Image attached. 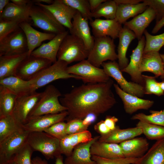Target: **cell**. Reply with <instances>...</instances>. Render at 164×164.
Returning <instances> with one entry per match:
<instances>
[{
  "label": "cell",
  "mask_w": 164,
  "mask_h": 164,
  "mask_svg": "<svg viewBox=\"0 0 164 164\" xmlns=\"http://www.w3.org/2000/svg\"><path fill=\"white\" fill-rule=\"evenodd\" d=\"M41 6L50 12L61 25L68 29L71 28L73 19L77 11L65 4L62 0H54L53 3L48 5L42 3H34Z\"/></svg>",
  "instance_id": "2e32d148"
},
{
  "label": "cell",
  "mask_w": 164,
  "mask_h": 164,
  "mask_svg": "<svg viewBox=\"0 0 164 164\" xmlns=\"http://www.w3.org/2000/svg\"><path fill=\"white\" fill-rule=\"evenodd\" d=\"M160 77L162 79H164V74L163 75L161 76Z\"/></svg>",
  "instance_id": "03108f58"
},
{
  "label": "cell",
  "mask_w": 164,
  "mask_h": 164,
  "mask_svg": "<svg viewBox=\"0 0 164 164\" xmlns=\"http://www.w3.org/2000/svg\"><path fill=\"white\" fill-rule=\"evenodd\" d=\"M19 26L24 32L26 39L29 56L36 48L40 46L43 42L46 40L50 41L56 35L39 31L34 29L30 23L26 22L20 23Z\"/></svg>",
  "instance_id": "44dd1931"
},
{
  "label": "cell",
  "mask_w": 164,
  "mask_h": 164,
  "mask_svg": "<svg viewBox=\"0 0 164 164\" xmlns=\"http://www.w3.org/2000/svg\"><path fill=\"white\" fill-rule=\"evenodd\" d=\"M22 128L12 114L0 118V141Z\"/></svg>",
  "instance_id": "8d00e7d4"
},
{
  "label": "cell",
  "mask_w": 164,
  "mask_h": 164,
  "mask_svg": "<svg viewBox=\"0 0 164 164\" xmlns=\"http://www.w3.org/2000/svg\"><path fill=\"white\" fill-rule=\"evenodd\" d=\"M118 38L119 41L117 49L118 63L121 70L125 68L129 63V60L126 57L127 51L130 44L136 37L132 31L124 26Z\"/></svg>",
  "instance_id": "f546056e"
},
{
  "label": "cell",
  "mask_w": 164,
  "mask_h": 164,
  "mask_svg": "<svg viewBox=\"0 0 164 164\" xmlns=\"http://www.w3.org/2000/svg\"><path fill=\"white\" fill-rule=\"evenodd\" d=\"M28 56L27 52L19 54L0 56V79L15 76L19 65Z\"/></svg>",
  "instance_id": "4dcf8cb0"
},
{
  "label": "cell",
  "mask_w": 164,
  "mask_h": 164,
  "mask_svg": "<svg viewBox=\"0 0 164 164\" xmlns=\"http://www.w3.org/2000/svg\"><path fill=\"white\" fill-rule=\"evenodd\" d=\"M164 26V18L161 19L155 23L153 28L152 32L153 34L156 33Z\"/></svg>",
  "instance_id": "db71d44e"
},
{
  "label": "cell",
  "mask_w": 164,
  "mask_h": 164,
  "mask_svg": "<svg viewBox=\"0 0 164 164\" xmlns=\"http://www.w3.org/2000/svg\"><path fill=\"white\" fill-rule=\"evenodd\" d=\"M114 84L110 79L106 82L83 84L64 94L60 101L67 109V122L83 119L91 114L97 116L111 109L116 103L111 90Z\"/></svg>",
  "instance_id": "6da1fadb"
},
{
  "label": "cell",
  "mask_w": 164,
  "mask_h": 164,
  "mask_svg": "<svg viewBox=\"0 0 164 164\" xmlns=\"http://www.w3.org/2000/svg\"><path fill=\"white\" fill-rule=\"evenodd\" d=\"M69 33L82 40L89 51L92 49L94 37L91 35L88 20L84 18L78 12L74 16Z\"/></svg>",
  "instance_id": "d6986e66"
},
{
  "label": "cell",
  "mask_w": 164,
  "mask_h": 164,
  "mask_svg": "<svg viewBox=\"0 0 164 164\" xmlns=\"http://www.w3.org/2000/svg\"><path fill=\"white\" fill-rule=\"evenodd\" d=\"M42 94L36 91L17 96L12 115L20 125L23 126L26 123Z\"/></svg>",
  "instance_id": "8fae6325"
},
{
  "label": "cell",
  "mask_w": 164,
  "mask_h": 164,
  "mask_svg": "<svg viewBox=\"0 0 164 164\" xmlns=\"http://www.w3.org/2000/svg\"><path fill=\"white\" fill-rule=\"evenodd\" d=\"M140 158H124L110 159L94 155H91L92 159L95 161L97 164H134L138 161Z\"/></svg>",
  "instance_id": "ee69618b"
},
{
  "label": "cell",
  "mask_w": 164,
  "mask_h": 164,
  "mask_svg": "<svg viewBox=\"0 0 164 164\" xmlns=\"http://www.w3.org/2000/svg\"><path fill=\"white\" fill-rule=\"evenodd\" d=\"M142 134V129L137 127L121 129L118 126L108 134L100 136L101 142L118 144L136 137Z\"/></svg>",
  "instance_id": "83f0119b"
},
{
  "label": "cell",
  "mask_w": 164,
  "mask_h": 164,
  "mask_svg": "<svg viewBox=\"0 0 164 164\" xmlns=\"http://www.w3.org/2000/svg\"><path fill=\"white\" fill-rule=\"evenodd\" d=\"M20 23L0 20V41L20 28Z\"/></svg>",
  "instance_id": "bcb514c9"
},
{
  "label": "cell",
  "mask_w": 164,
  "mask_h": 164,
  "mask_svg": "<svg viewBox=\"0 0 164 164\" xmlns=\"http://www.w3.org/2000/svg\"><path fill=\"white\" fill-rule=\"evenodd\" d=\"M67 115V111H65L57 114L30 117L23 125V128L30 132H43L53 124L63 121Z\"/></svg>",
  "instance_id": "9a60e30c"
},
{
  "label": "cell",
  "mask_w": 164,
  "mask_h": 164,
  "mask_svg": "<svg viewBox=\"0 0 164 164\" xmlns=\"http://www.w3.org/2000/svg\"><path fill=\"white\" fill-rule=\"evenodd\" d=\"M90 152L91 155H96L107 159L125 158L119 144L101 142L98 140L91 145Z\"/></svg>",
  "instance_id": "4316f807"
},
{
  "label": "cell",
  "mask_w": 164,
  "mask_h": 164,
  "mask_svg": "<svg viewBox=\"0 0 164 164\" xmlns=\"http://www.w3.org/2000/svg\"><path fill=\"white\" fill-rule=\"evenodd\" d=\"M117 5L120 4H135L139 3L142 0H114Z\"/></svg>",
  "instance_id": "11a10c76"
},
{
  "label": "cell",
  "mask_w": 164,
  "mask_h": 164,
  "mask_svg": "<svg viewBox=\"0 0 164 164\" xmlns=\"http://www.w3.org/2000/svg\"><path fill=\"white\" fill-rule=\"evenodd\" d=\"M141 73L149 72L156 78L164 74V64L159 52L150 51L143 53L139 68Z\"/></svg>",
  "instance_id": "484cf974"
},
{
  "label": "cell",
  "mask_w": 164,
  "mask_h": 164,
  "mask_svg": "<svg viewBox=\"0 0 164 164\" xmlns=\"http://www.w3.org/2000/svg\"><path fill=\"white\" fill-rule=\"evenodd\" d=\"M66 126V123L62 121L53 124L43 132L60 140L67 135Z\"/></svg>",
  "instance_id": "f6af8a7d"
},
{
  "label": "cell",
  "mask_w": 164,
  "mask_h": 164,
  "mask_svg": "<svg viewBox=\"0 0 164 164\" xmlns=\"http://www.w3.org/2000/svg\"><path fill=\"white\" fill-rule=\"evenodd\" d=\"M134 164H164V138L157 141Z\"/></svg>",
  "instance_id": "d6a6232c"
},
{
  "label": "cell",
  "mask_w": 164,
  "mask_h": 164,
  "mask_svg": "<svg viewBox=\"0 0 164 164\" xmlns=\"http://www.w3.org/2000/svg\"><path fill=\"white\" fill-rule=\"evenodd\" d=\"M60 140L44 132L29 133L27 142L34 151L40 152L47 159L61 155Z\"/></svg>",
  "instance_id": "5b68a950"
},
{
  "label": "cell",
  "mask_w": 164,
  "mask_h": 164,
  "mask_svg": "<svg viewBox=\"0 0 164 164\" xmlns=\"http://www.w3.org/2000/svg\"><path fill=\"white\" fill-rule=\"evenodd\" d=\"M94 38L109 36L114 39L118 38L122 29V25L115 19H96L89 22Z\"/></svg>",
  "instance_id": "e0dca14e"
},
{
  "label": "cell",
  "mask_w": 164,
  "mask_h": 164,
  "mask_svg": "<svg viewBox=\"0 0 164 164\" xmlns=\"http://www.w3.org/2000/svg\"><path fill=\"white\" fill-rule=\"evenodd\" d=\"M11 2L19 6H26L32 2L29 0H11Z\"/></svg>",
  "instance_id": "9f6ffc18"
},
{
  "label": "cell",
  "mask_w": 164,
  "mask_h": 164,
  "mask_svg": "<svg viewBox=\"0 0 164 164\" xmlns=\"http://www.w3.org/2000/svg\"><path fill=\"white\" fill-rule=\"evenodd\" d=\"M161 56L163 62L164 64V53L163 54H160Z\"/></svg>",
  "instance_id": "e7e4bbea"
},
{
  "label": "cell",
  "mask_w": 164,
  "mask_h": 164,
  "mask_svg": "<svg viewBox=\"0 0 164 164\" xmlns=\"http://www.w3.org/2000/svg\"><path fill=\"white\" fill-rule=\"evenodd\" d=\"M7 164H16L13 159L9 162Z\"/></svg>",
  "instance_id": "be15d7a7"
},
{
  "label": "cell",
  "mask_w": 164,
  "mask_h": 164,
  "mask_svg": "<svg viewBox=\"0 0 164 164\" xmlns=\"http://www.w3.org/2000/svg\"><path fill=\"white\" fill-rule=\"evenodd\" d=\"M149 112V115L142 113L135 114L131 119L164 127V109L160 111L151 110Z\"/></svg>",
  "instance_id": "f35d334b"
},
{
  "label": "cell",
  "mask_w": 164,
  "mask_h": 164,
  "mask_svg": "<svg viewBox=\"0 0 164 164\" xmlns=\"http://www.w3.org/2000/svg\"><path fill=\"white\" fill-rule=\"evenodd\" d=\"M56 158L55 164H65L63 161V156L61 155L58 156Z\"/></svg>",
  "instance_id": "94428289"
},
{
  "label": "cell",
  "mask_w": 164,
  "mask_h": 164,
  "mask_svg": "<svg viewBox=\"0 0 164 164\" xmlns=\"http://www.w3.org/2000/svg\"><path fill=\"white\" fill-rule=\"evenodd\" d=\"M145 39L144 36L138 40V45L133 50L130 56V61L127 66L121 70L122 72L128 74L133 82L139 84L144 87L145 82L142 73L139 70Z\"/></svg>",
  "instance_id": "5bb4252c"
},
{
  "label": "cell",
  "mask_w": 164,
  "mask_h": 164,
  "mask_svg": "<svg viewBox=\"0 0 164 164\" xmlns=\"http://www.w3.org/2000/svg\"><path fill=\"white\" fill-rule=\"evenodd\" d=\"M94 130L101 136L105 135L111 131L106 126L104 120H101L95 124L94 126Z\"/></svg>",
  "instance_id": "681fc988"
},
{
  "label": "cell",
  "mask_w": 164,
  "mask_h": 164,
  "mask_svg": "<svg viewBox=\"0 0 164 164\" xmlns=\"http://www.w3.org/2000/svg\"><path fill=\"white\" fill-rule=\"evenodd\" d=\"M66 4L75 9L84 18L90 21L93 20L88 0H62Z\"/></svg>",
  "instance_id": "60d3db41"
},
{
  "label": "cell",
  "mask_w": 164,
  "mask_h": 164,
  "mask_svg": "<svg viewBox=\"0 0 164 164\" xmlns=\"http://www.w3.org/2000/svg\"><path fill=\"white\" fill-rule=\"evenodd\" d=\"M115 91L121 100L125 112L132 114L139 110H148L153 105V101L144 99L123 91L118 84H113Z\"/></svg>",
  "instance_id": "ac0fdd59"
},
{
  "label": "cell",
  "mask_w": 164,
  "mask_h": 164,
  "mask_svg": "<svg viewBox=\"0 0 164 164\" xmlns=\"http://www.w3.org/2000/svg\"><path fill=\"white\" fill-rule=\"evenodd\" d=\"M114 39L109 36L94 38L93 46L89 51L87 60L94 66L100 68L107 60L118 59Z\"/></svg>",
  "instance_id": "8992f818"
},
{
  "label": "cell",
  "mask_w": 164,
  "mask_h": 164,
  "mask_svg": "<svg viewBox=\"0 0 164 164\" xmlns=\"http://www.w3.org/2000/svg\"><path fill=\"white\" fill-rule=\"evenodd\" d=\"M117 6L114 0H107L91 13V17L95 19H99L101 17H104L108 19H115Z\"/></svg>",
  "instance_id": "d590c367"
},
{
  "label": "cell",
  "mask_w": 164,
  "mask_h": 164,
  "mask_svg": "<svg viewBox=\"0 0 164 164\" xmlns=\"http://www.w3.org/2000/svg\"><path fill=\"white\" fill-rule=\"evenodd\" d=\"M148 7L144 2L135 4L118 5L115 19L121 25L131 17L143 12Z\"/></svg>",
  "instance_id": "836d02e7"
},
{
  "label": "cell",
  "mask_w": 164,
  "mask_h": 164,
  "mask_svg": "<svg viewBox=\"0 0 164 164\" xmlns=\"http://www.w3.org/2000/svg\"><path fill=\"white\" fill-rule=\"evenodd\" d=\"M61 95L60 91L55 86L48 85L42 92L40 98L30 113L28 118L67 111L66 108L59 101V98Z\"/></svg>",
  "instance_id": "277c9868"
},
{
  "label": "cell",
  "mask_w": 164,
  "mask_h": 164,
  "mask_svg": "<svg viewBox=\"0 0 164 164\" xmlns=\"http://www.w3.org/2000/svg\"><path fill=\"white\" fill-rule=\"evenodd\" d=\"M30 132L23 128L0 141V164H7L26 142Z\"/></svg>",
  "instance_id": "ba28073f"
},
{
  "label": "cell",
  "mask_w": 164,
  "mask_h": 164,
  "mask_svg": "<svg viewBox=\"0 0 164 164\" xmlns=\"http://www.w3.org/2000/svg\"><path fill=\"white\" fill-rule=\"evenodd\" d=\"M89 51L83 41L69 33L62 42L57 53V60L69 64L87 59Z\"/></svg>",
  "instance_id": "3957f363"
},
{
  "label": "cell",
  "mask_w": 164,
  "mask_h": 164,
  "mask_svg": "<svg viewBox=\"0 0 164 164\" xmlns=\"http://www.w3.org/2000/svg\"><path fill=\"white\" fill-rule=\"evenodd\" d=\"M145 82V93L146 94H154L158 96L162 95L164 91L160 88L156 77L142 75Z\"/></svg>",
  "instance_id": "b9f144b4"
},
{
  "label": "cell",
  "mask_w": 164,
  "mask_h": 164,
  "mask_svg": "<svg viewBox=\"0 0 164 164\" xmlns=\"http://www.w3.org/2000/svg\"><path fill=\"white\" fill-rule=\"evenodd\" d=\"M142 2L152 8L155 11V23L164 18V0H145Z\"/></svg>",
  "instance_id": "c3c4849f"
},
{
  "label": "cell",
  "mask_w": 164,
  "mask_h": 164,
  "mask_svg": "<svg viewBox=\"0 0 164 164\" xmlns=\"http://www.w3.org/2000/svg\"><path fill=\"white\" fill-rule=\"evenodd\" d=\"M136 125L142 129V134L149 140L157 141L164 138L163 126L140 121H139Z\"/></svg>",
  "instance_id": "74e56055"
},
{
  "label": "cell",
  "mask_w": 164,
  "mask_h": 164,
  "mask_svg": "<svg viewBox=\"0 0 164 164\" xmlns=\"http://www.w3.org/2000/svg\"><path fill=\"white\" fill-rule=\"evenodd\" d=\"M67 70L69 73L82 77L85 83L106 82L110 79L103 69L94 66L87 59L68 67Z\"/></svg>",
  "instance_id": "9c48e42d"
},
{
  "label": "cell",
  "mask_w": 164,
  "mask_h": 164,
  "mask_svg": "<svg viewBox=\"0 0 164 164\" xmlns=\"http://www.w3.org/2000/svg\"><path fill=\"white\" fill-rule=\"evenodd\" d=\"M30 16L34 25L46 32L56 35L66 31L51 12L43 7L34 4L30 10Z\"/></svg>",
  "instance_id": "52a82bcc"
},
{
  "label": "cell",
  "mask_w": 164,
  "mask_h": 164,
  "mask_svg": "<svg viewBox=\"0 0 164 164\" xmlns=\"http://www.w3.org/2000/svg\"><path fill=\"white\" fill-rule=\"evenodd\" d=\"M97 117V116L94 114H89L82 119L84 125L89 126L96 121Z\"/></svg>",
  "instance_id": "816d5d0a"
},
{
  "label": "cell",
  "mask_w": 164,
  "mask_h": 164,
  "mask_svg": "<svg viewBox=\"0 0 164 164\" xmlns=\"http://www.w3.org/2000/svg\"><path fill=\"white\" fill-rule=\"evenodd\" d=\"M107 0H89L91 13L96 10L102 3Z\"/></svg>",
  "instance_id": "f5cc1de1"
},
{
  "label": "cell",
  "mask_w": 164,
  "mask_h": 164,
  "mask_svg": "<svg viewBox=\"0 0 164 164\" xmlns=\"http://www.w3.org/2000/svg\"><path fill=\"white\" fill-rule=\"evenodd\" d=\"M10 2L9 0H0V15L2 14L6 6Z\"/></svg>",
  "instance_id": "680465c9"
},
{
  "label": "cell",
  "mask_w": 164,
  "mask_h": 164,
  "mask_svg": "<svg viewBox=\"0 0 164 164\" xmlns=\"http://www.w3.org/2000/svg\"><path fill=\"white\" fill-rule=\"evenodd\" d=\"M34 152L26 142L15 155L13 159L16 164H32L31 156Z\"/></svg>",
  "instance_id": "7bdbcfd3"
},
{
  "label": "cell",
  "mask_w": 164,
  "mask_h": 164,
  "mask_svg": "<svg viewBox=\"0 0 164 164\" xmlns=\"http://www.w3.org/2000/svg\"><path fill=\"white\" fill-rule=\"evenodd\" d=\"M32 1L34 3H45L49 5L53 3L54 0H33Z\"/></svg>",
  "instance_id": "91938a15"
},
{
  "label": "cell",
  "mask_w": 164,
  "mask_h": 164,
  "mask_svg": "<svg viewBox=\"0 0 164 164\" xmlns=\"http://www.w3.org/2000/svg\"><path fill=\"white\" fill-rule=\"evenodd\" d=\"M69 33V30L56 34L47 43H43L34 50L30 55L48 60L53 63L57 60V56L61 44L65 37Z\"/></svg>",
  "instance_id": "ffe728a7"
},
{
  "label": "cell",
  "mask_w": 164,
  "mask_h": 164,
  "mask_svg": "<svg viewBox=\"0 0 164 164\" xmlns=\"http://www.w3.org/2000/svg\"><path fill=\"white\" fill-rule=\"evenodd\" d=\"M32 164H49L46 161L38 156L32 159Z\"/></svg>",
  "instance_id": "6f0895ef"
},
{
  "label": "cell",
  "mask_w": 164,
  "mask_h": 164,
  "mask_svg": "<svg viewBox=\"0 0 164 164\" xmlns=\"http://www.w3.org/2000/svg\"><path fill=\"white\" fill-rule=\"evenodd\" d=\"M17 96L0 86V118L12 114Z\"/></svg>",
  "instance_id": "e575fe53"
},
{
  "label": "cell",
  "mask_w": 164,
  "mask_h": 164,
  "mask_svg": "<svg viewBox=\"0 0 164 164\" xmlns=\"http://www.w3.org/2000/svg\"><path fill=\"white\" fill-rule=\"evenodd\" d=\"M118 121V119L114 116L108 115L106 117L104 122L108 128L112 131L116 128V124Z\"/></svg>",
  "instance_id": "f907efd6"
},
{
  "label": "cell",
  "mask_w": 164,
  "mask_h": 164,
  "mask_svg": "<svg viewBox=\"0 0 164 164\" xmlns=\"http://www.w3.org/2000/svg\"><path fill=\"white\" fill-rule=\"evenodd\" d=\"M159 85L161 89L164 91V80L159 82Z\"/></svg>",
  "instance_id": "6125c7cd"
},
{
  "label": "cell",
  "mask_w": 164,
  "mask_h": 164,
  "mask_svg": "<svg viewBox=\"0 0 164 164\" xmlns=\"http://www.w3.org/2000/svg\"><path fill=\"white\" fill-rule=\"evenodd\" d=\"M100 136L93 138L90 141L80 144L74 149L71 154L67 157L65 164H97L91 159L90 148L92 145L97 140Z\"/></svg>",
  "instance_id": "603a6c76"
},
{
  "label": "cell",
  "mask_w": 164,
  "mask_h": 164,
  "mask_svg": "<svg viewBox=\"0 0 164 164\" xmlns=\"http://www.w3.org/2000/svg\"><path fill=\"white\" fill-rule=\"evenodd\" d=\"M68 64L64 61L57 60L40 72L29 80L32 91H36L38 89L58 79L73 78L82 80V78L80 77L68 73Z\"/></svg>",
  "instance_id": "7a4b0ae2"
},
{
  "label": "cell",
  "mask_w": 164,
  "mask_h": 164,
  "mask_svg": "<svg viewBox=\"0 0 164 164\" xmlns=\"http://www.w3.org/2000/svg\"><path fill=\"white\" fill-rule=\"evenodd\" d=\"M156 18V13L154 9L148 6L142 13L126 22L124 24L128 29L135 33L136 38L140 40L146 28Z\"/></svg>",
  "instance_id": "7402d4cb"
},
{
  "label": "cell",
  "mask_w": 164,
  "mask_h": 164,
  "mask_svg": "<svg viewBox=\"0 0 164 164\" xmlns=\"http://www.w3.org/2000/svg\"><path fill=\"white\" fill-rule=\"evenodd\" d=\"M28 50L26 39L20 28L0 41V56L21 54Z\"/></svg>",
  "instance_id": "7c38bea8"
},
{
  "label": "cell",
  "mask_w": 164,
  "mask_h": 164,
  "mask_svg": "<svg viewBox=\"0 0 164 164\" xmlns=\"http://www.w3.org/2000/svg\"><path fill=\"white\" fill-rule=\"evenodd\" d=\"M52 63L48 60L30 55L20 63L15 76L24 80H29Z\"/></svg>",
  "instance_id": "4fadbf2b"
},
{
  "label": "cell",
  "mask_w": 164,
  "mask_h": 164,
  "mask_svg": "<svg viewBox=\"0 0 164 164\" xmlns=\"http://www.w3.org/2000/svg\"><path fill=\"white\" fill-rule=\"evenodd\" d=\"M101 66L106 73L114 79L123 91L140 98L144 96V87L133 82L128 81L123 76L118 63L115 61L104 62Z\"/></svg>",
  "instance_id": "30bf717a"
},
{
  "label": "cell",
  "mask_w": 164,
  "mask_h": 164,
  "mask_svg": "<svg viewBox=\"0 0 164 164\" xmlns=\"http://www.w3.org/2000/svg\"><path fill=\"white\" fill-rule=\"evenodd\" d=\"M144 34L145 43L143 53L150 51L159 52L164 46V32L154 36L150 34L146 29Z\"/></svg>",
  "instance_id": "ab89813d"
},
{
  "label": "cell",
  "mask_w": 164,
  "mask_h": 164,
  "mask_svg": "<svg viewBox=\"0 0 164 164\" xmlns=\"http://www.w3.org/2000/svg\"><path fill=\"white\" fill-rule=\"evenodd\" d=\"M92 134L87 130L80 132L67 135L60 140L61 154L70 156L74 148L78 145L87 142L93 139Z\"/></svg>",
  "instance_id": "f1b7e54d"
},
{
  "label": "cell",
  "mask_w": 164,
  "mask_h": 164,
  "mask_svg": "<svg viewBox=\"0 0 164 164\" xmlns=\"http://www.w3.org/2000/svg\"><path fill=\"white\" fill-rule=\"evenodd\" d=\"M88 127L83 124L82 119H74L66 123V132L67 135L77 133L87 130Z\"/></svg>",
  "instance_id": "7dc6e473"
},
{
  "label": "cell",
  "mask_w": 164,
  "mask_h": 164,
  "mask_svg": "<svg viewBox=\"0 0 164 164\" xmlns=\"http://www.w3.org/2000/svg\"><path fill=\"white\" fill-rule=\"evenodd\" d=\"M125 158L142 157L149 150V143L146 138L135 137L119 144Z\"/></svg>",
  "instance_id": "d4e9b609"
},
{
  "label": "cell",
  "mask_w": 164,
  "mask_h": 164,
  "mask_svg": "<svg viewBox=\"0 0 164 164\" xmlns=\"http://www.w3.org/2000/svg\"><path fill=\"white\" fill-rule=\"evenodd\" d=\"M0 86L5 87L17 96L34 91L32 90L29 80H24L15 76L0 79Z\"/></svg>",
  "instance_id": "1f68e13d"
},
{
  "label": "cell",
  "mask_w": 164,
  "mask_h": 164,
  "mask_svg": "<svg viewBox=\"0 0 164 164\" xmlns=\"http://www.w3.org/2000/svg\"><path fill=\"white\" fill-rule=\"evenodd\" d=\"M33 4L32 0L31 2L24 6H18L10 2L0 15V20L19 23L26 22L30 23L32 21L30 16V10Z\"/></svg>",
  "instance_id": "cb8c5ba5"
}]
</instances>
